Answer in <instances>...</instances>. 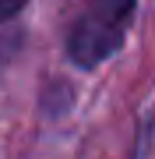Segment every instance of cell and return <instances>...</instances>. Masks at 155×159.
Segmentation results:
<instances>
[{
	"mask_svg": "<svg viewBox=\"0 0 155 159\" xmlns=\"http://www.w3.org/2000/svg\"><path fill=\"white\" fill-rule=\"evenodd\" d=\"M28 0H0V18H14Z\"/></svg>",
	"mask_w": 155,
	"mask_h": 159,
	"instance_id": "3",
	"label": "cell"
},
{
	"mask_svg": "<svg viewBox=\"0 0 155 159\" xmlns=\"http://www.w3.org/2000/svg\"><path fill=\"white\" fill-rule=\"evenodd\" d=\"M18 50H21V29H18L11 18H0V74L18 57Z\"/></svg>",
	"mask_w": 155,
	"mask_h": 159,
	"instance_id": "2",
	"label": "cell"
},
{
	"mask_svg": "<svg viewBox=\"0 0 155 159\" xmlns=\"http://www.w3.org/2000/svg\"><path fill=\"white\" fill-rule=\"evenodd\" d=\"M138 0H88L67 35V53L81 67H95L120 50Z\"/></svg>",
	"mask_w": 155,
	"mask_h": 159,
	"instance_id": "1",
	"label": "cell"
}]
</instances>
